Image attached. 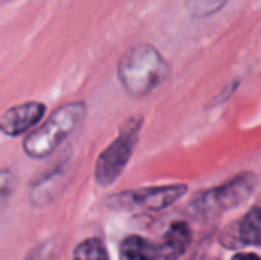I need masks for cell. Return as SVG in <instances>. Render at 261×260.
Here are the masks:
<instances>
[{
    "mask_svg": "<svg viewBox=\"0 0 261 260\" xmlns=\"http://www.w3.org/2000/svg\"><path fill=\"white\" fill-rule=\"evenodd\" d=\"M116 72L124 90L133 98H142L164 84L171 67L154 46L141 43L121 55Z\"/></svg>",
    "mask_w": 261,
    "mask_h": 260,
    "instance_id": "obj_1",
    "label": "cell"
},
{
    "mask_svg": "<svg viewBox=\"0 0 261 260\" xmlns=\"http://www.w3.org/2000/svg\"><path fill=\"white\" fill-rule=\"evenodd\" d=\"M232 260H261V257L252 253H240V254H236Z\"/></svg>",
    "mask_w": 261,
    "mask_h": 260,
    "instance_id": "obj_12",
    "label": "cell"
},
{
    "mask_svg": "<svg viewBox=\"0 0 261 260\" xmlns=\"http://www.w3.org/2000/svg\"><path fill=\"white\" fill-rule=\"evenodd\" d=\"M191 244V228L185 222L173 224L165 233L159 248L158 260H177Z\"/></svg>",
    "mask_w": 261,
    "mask_h": 260,
    "instance_id": "obj_7",
    "label": "cell"
},
{
    "mask_svg": "<svg viewBox=\"0 0 261 260\" xmlns=\"http://www.w3.org/2000/svg\"><path fill=\"white\" fill-rule=\"evenodd\" d=\"M86 115L87 104L84 101H73L57 107L41 126L31 130L24 138V153L34 159L52 155L80 127Z\"/></svg>",
    "mask_w": 261,
    "mask_h": 260,
    "instance_id": "obj_2",
    "label": "cell"
},
{
    "mask_svg": "<svg viewBox=\"0 0 261 260\" xmlns=\"http://www.w3.org/2000/svg\"><path fill=\"white\" fill-rule=\"evenodd\" d=\"M239 238L246 245L261 244V205L252 208L239 224Z\"/></svg>",
    "mask_w": 261,
    "mask_h": 260,
    "instance_id": "obj_9",
    "label": "cell"
},
{
    "mask_svg": "<svg viewBox=\"0 0 261 260\" xmlns=\"http://www.w3.org/2000/svg\"><path fill=\"white\" fill-rule=\"evenodd\" d=\"M142 124L144 118L141 115L127 118L119 127L118 136L98 156L95 164V179L99 185L107 187L121 176L139 141Z\"/></svg>",
    "mask_w": 261,
    "mask_h": 260,
    "instance_id": "obj_3",
    "label": "cell"
},
{
    "mask_svg": "<svg viewBox=\"0 0 261 260\" xmlns=\"http://www.w3.org/2000/svg\"><path fill=\"white\" fill-rule=\"evenodd\" d=\"M158 245L141 236H130L119 247V260H158Z\"/></svg>",
    "mask_w": 261,
    "mask_h": 260,
    "instance_id": "obj_8",
    "label": "cell"
},
{
    "mask_svg": "<svg viewBox=\"0 0 261 260\" xmlns=\"http://www.w3.org/2000/svg\"><path fill=\"white\" fill-rule=\"evenodd\" d=\"M73 260H109V257L107 250L99 239H87L76 247Z\"/></svg>",
    "mask_w": 261,
    "mask_h": 260,
    "instance_id": "obj_11",
    "label": "cell"
},
{
    "mask_svg": "<svg viewBox=\"0 0 261 260\" xmlns=\"http://www.w3.org/2000/svg\"><path fill=\"white\" fill-rule=\"evenodd\" d=\"M187 185H162V187H147L133 192H125L115 195L109 204L112 207L124 210H144V211H159L173 205L187 193Z\"/></svg>",
    "mask_w": 261,
    "mask_h": 260,
    "instance_id": "obj_4",
    "label": "cell"
},
{
    "mask_svg": "<svg viewBox=\"0 0 261 260\" xmlns=\"http://www.w3.org/2000/svg\"><path fill=\"white\" fill-rule=\"evenodd\" d=\"M229 0H187L185 9L194 18H206L226 6Z\"/></svg>",
    "mask_w": 261,
    "mask_h": 260,
    "instance_id": "obj_10",
    "label": "cell"
},
{
    "mask_svg": "<svg viewBox=\"0 0 261 260\" xmlns=\"http://www.w3.org/2000/svg\"><path fill=\"white\" fill-rule=\"evenodd\" d=\"M46 106L40 101H26L6 109L0 118V129L8 136H20L40 124Z\"/></svg>",
    "mask_w": 261,
    "mask_h": 260,
    "instance_id": "obj_6",
    "label": "cell"
},
{
    "mask_svg": "<svg viewBox=\"0 0 261 260\" xmlns=\"http://www.w3.org/2000/svg\"><path fill=\"white\" fill-rule=\"evenodd\" d=\"M254 187H255V176L251 173H245L220 187L206 192L194 202V207L203 213L229 210L246 201L252 193Z\"/></svg>",
    "mask_w": 261,
    "mask_h": 260,
    "instance_id": "obj_5",
    "label": "cell"
}]
</instances>
